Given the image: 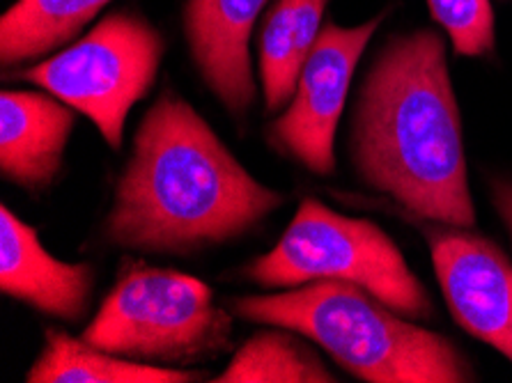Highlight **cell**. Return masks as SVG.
Wrapping results in <instances>:
<instances>
[{
	"mask_svg": "<svg viewBox=\"0 0 512 383\" xmlns=\"http://www.w3.org/2000/svg\"><path fill=\"white\" fill-rule=\"evenodd\" d=\"M285 205L189 101L166 90L138 124L102 234L141 255L191 257L258 230Z\"/></svg>",
	"mask_w": 512,
	"mask_h": 383,
	"instance_id": "1",
	"label": "cell"
},
{
	"mask_svg": "<svg viewBox=\"0 0 512 383\" xmlns=\"http://www.w3.org/2000/svg\"><path fill=\"white\" fill-rule=\"evenodd\" d=\"M349 152L359 179L416 218L473 228L462 115L437 30L393 35L356 95Z\"/></svg>",
	"mask_w": 512,
	"mask_h": 383,
	"instance_id": "2",
	"label": "cell"
},
{
	"mask_svg": "<svg viewBox=\"0 0 512 383\" xmlns=\"http://www.w3.org/2000/svg\"><path fill=\"white\" fill-rule=\"evenodd\" d=\"M228 306L244 322L301 333L361 381H476L467 356L451 340L407 322L377 296L343 280H315L271 294L237 296Z\"/></svg>",
	"mask_w": 512,
	"mask_h": 383,
	"instance_id": "3",
	"label": "cell"
},
{
	"mask_svg": "<svg viewBox=\"0 0 512 383\" xmlns=\"http://www.w3.org/2000/svg\"><path fill=\"white\" fill-rule=\"evenodd\" d=\"M232 328V310L216 306L212 287L203 280L124 260L81 338L131 361L189 370L226 354Z\"/></svg>",
	"mask_w": 512,
	"mask_h": 383,
	"instance_id": "4",
	"label": "cell"
},
{
	"mask_svg": "<svg viewBox=\"0 0 512 383\" xmlns=\"http://www.w3.org/2000/svg\"><path fill=\"white\" fill-rule=\"evenodd\" d=\"M244 276L271 292L315 280H343L405 317L432 315L428 289L389 234L366 218L338 214L317 198L301 200L278 244L253 257Z\"/></svg>",
	"mask_w": 512,
	"mask_h": 383,
	"instance_id": "5",
	"label": "cell"
},
{
	"mask_svg": "<svg viewBox=\"0 0 512 383\" xmlns=\"http://www.w3.org/2000/svg\"><path fill=\"white\" fill-rule=\"evenodd\" d=\"M166 56V39L134 10H115L65 49L19 72V78L88 117L120 152L131 108L150 95Z\"/></svg>",
	"mask_w": 512,
	"mask_h": 383,
	"instance_id": "6",
	"label": "cell"
},
{
	"mask_svg": "<svg viewBox=\"0 0 512 383\" xmlns=\"http://www.w3.org/2000/svg\"><path fill=\"white\" fill-rule=\"evenodd\" d=\"M382 21L384 14L349 28L327 23L301 69L290 104L269 124V145L308 173L317 177L336 173L333 147L349 85Z\"/></svg>",
	"mask_w": 512,
	"mask_h": 383,
	"instance_id": "7",
	"label": "cell"
},
{
	"mask_svg": "<svg viewBox=\"0 0 512 383\" xmlns=\"http://www.w3.org/2000/svg\"><path fill=\"white\" fill-rule=\"evenodd\" d=\"M448 310L464 331L512 363V262L471 228L418 218Z\"/></svg>",
	"mask_w": 512,
	"mask_h": 383,
	"instance_id": "8",
	"label": "cell"
},
{
	"mask_svg": "<svg viewBox=\"0 0 512 383\" xmlns=\"http://www.w3.org/2000/svg\"><path fill=\"white\" fill-rule=\"evenodd\" d=\"M271 0H184L182 28L198 76L228 115L244 120L255 104L251 37Z\"/></svg>",
	"mask_w": 512,
	"mask_h": 383,
	"instance_id": "9",
	"label": "cell"
},
{
	"mask_svg": "<svg viewBox=\"0 0 512 383\" xmlns=\"http://www.w3.org/2000/svg\"><path fill=\"white\" fill-rule=\"evenodd\" d=\"M97 271L88 262H62L40 241L33 225L0 207V292L7 299L67 324L88 315Z\"/></svg>",
	"mask_w": 512,
	"mask_h": 383,
	"instance_id": "10",
	"label": "cell"
},
{
	"mask_svg": "<svg viewBox=\"0 0 512 383\" xmlns=\"http://www.w3.org/2000/svg\"><path fill=\"white\" fill-rule=\"evenodd\" d=\"M76 111L35 90L0 95V175L28 193L49 191L65 170Z\"/></svg>",
	"mask_w": 512,
	"mask_h": 383,
	"instance_id": "11",
	"label": "cell"
},
{
	"mask_svg": "<svg viewBox=\"0 0 512 383\" xmlns=\"http://www.w3.org/2000/svg\"><path fill=\"white\" fill-rule=\"evenodd\" d=\"M329 0H276L260 28L258 72L265 111L281 113L290 104L299 74L322 33Z\"/></svg>",
	"mask_w": 512,
	"mask_h": 383,
	"instance_id": "12",
	"label": "cell"
},
{
	"mask_svg": "<svg viewBox=\"0 0 512 383\" xmlns=\"http://www.w3.org/2000/svg\"><path fill=\"white\" fill-rule=\"evenodd\" d=\"M207 377V372L131 361L58 328H46L40 354L26 372L28 383H193Z\"/></svg>",
	"mask_w": 512,
	"mask_h": 383,
	"instance_id": "13",
	"label": "cell"
},
{
	"mask_svg": "<svg viewBox=\"0 0 512 383\" xmlns=\"http://www.w3.org/2000/svg\"><path fill=\"white\" fill-rule=\"evenodd\" d=\"M113 0H14L0 17V65L49 58L72 44Z\"/></svg>",
	"mask_w": 512,
	"mask_h": 383,
	"instance_id": "14",
	"label": "cell"
},
{
	"mask_svg": "<svg viewBox=\"0 0 512 383\" xmlns=\"http://www.w3.org/2000/svg\"><path fill=\"white\" fill-rule=\"evenodd\" d=\"M308 338L290 328L269 326L235 351L214 383H336L322 356Z\"/></svg>",
	"mask_w": 512,
	"mask_h": 383,
	"instance_id": "15",
	"label": "cell"
},
{
	"mask_svg": "<svg viewBox=\"0 0 512 383\" xmlns=\"http://www.w3.org/2000/svg\"><path fill=\"white\" fill-rule=\"evenodd\" d=\"M428 7L457 56L483 58L494 51L496 30L490 0H428Z\"/></svg>",
	"mask_w": 512,
	"mask_h": 383,
	"instance_id": "16",
	"label": "cell"
},
{
	"mask_svg": "<svg viewBox=\"0 0 512 383\" xmlns=\"http://www.w3.org/2000/svg\"><path fill=\"white\" fill-rule=\"evenodd\" d=\"M490 191H492V202H494L496 214H499L512 239V182H506V179H494L490 184Z\"/></svg>",
	"mask_w": 512,
	"mask_h": 383,
	"instance_id": "17",
	"label": "cell"
}]
</instances>
